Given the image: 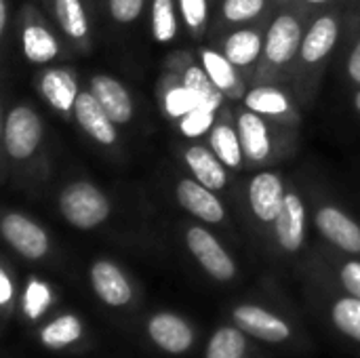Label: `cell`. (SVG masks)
Listing matches in <instances>:
<instances>
[{"label":"cell","instance_id":"cell-12","mask_svg":"<svg viewBox=\"0 0 360 358\" xmlns=\"http://www.w3.org/2000/svg\"><path fill=\"white\" fill-rule=\"evenodd\" d=\"M276 222V236L278 243L285 251H297L304 245V236H306V207L304 200L289 192L285 194L283 207Z\"/></svg>","mask_w":360,"mask_h":358},{"label":"cell","instance_id":"cell-5","mask_svg":"<svg viewBox=\"0 0 360 358\" xmlns=\"http://www.w3.org/2000/svg\"><path fill=\"white\" fill-rule=\"evenodd\" d=\"M302 49V27L293 15H281L270 25L266 36V57L283 65L293 59V55Z\"/></svg>","mask_w":360,"mask_h":358},{"label":"cell","instance_id":"cell-21","mask_svg":"<svg viewBox=\"0 0 360 358\" xmlns=\"http://www.w3.org/2000/svg\"><path fill=\"white\" fill-rule=\"evenodd\" d=\"M23 53L32 63H46L57 55V40L46 27L27 25L23 30Z\"/></svg>","mask_w":360,"mask_h":358},{"label":"cell","instance_id":"cell-25","mask_svg":"<svg viewBox=\"0 0 360 358\" xmlns=\"http://www.w3.org/2000/svg\"><path fill=\"white\" fill-rule=\"evenodd\" d=\"M55 13L61 30L72 38H84L89 32L86 13L80 0H55Z\"/></svg>","mask_w":360,"mask_h":358},{"label":"cell","instance_id":"cell-3","mask_svg":"<svg viewBox=\"0 0 360 358\" xmlns=\"http://www.w3.org/2000/svg\"><path fill=\"white\" fill-rule=\"evenodd\" d=\"M4 241L23 257L40 260L49 251L46 232L21 213H6L0 224Z\"/></svg>","mask_w":360,"mask_h":358},{"label":"cell","instance_id":"cell-18","mask_svg":"<svg viewBox=\"0 0 360 358\" xmlns=\"http://www.w3.org/2000/svg\"><path fill=\"white\" fill-rule=\"evenodd\" d=\"M335 42H338V23L331 15H325V17L316 19L312 23V27L308 30V34L302 42L300 55L304 61L316 63L333 49Z\"/></svg>","mask_w":360,"mask_h":358},{"label":"cell","instance_id":"cell-13","mask_svg":"<svg viewBox=\"0 0 360 358\" xmlns=\"http://www.w3.org/2000/svg\"><path fill=\"white\" fill-rule=\"evenodd\" d=\"M148 333L150 338L169 354H181L192 346V329L188 323L175 314L160 312L148 323Z\"/></svg>","mask_w":360,"mask_h":358},{"label":"cell","instance_id":"cell-20","mask_svg":"<svg viewBox=\"0 0 360 358\" xmlns=\"http://www.w3.org/2000/svg\"><path fill=\"white\" fill-rule=\"evenodd\" d=\"M184 84L190 87L196 97H198V108H207L211 112L219 110L224 103V91L209 78V74L202 68H188L186 76H184Z\"/></svg>","mask_w":360,"mask_h":358},{"label":"cell","instance_id":"cell-10","mask_svg":"<svg viewBox=\"0 0 360 358\" xmlns=\"http://www.w3.org/2000/svg\"><path fill=\"white\" fill-rule=\"evenodd\" d=\"M91 93L97 97L114 124H127L133 116V101L122 82L112 76L97 74L91 78Z\"/></svg>","mask_w":360,"mask_h":358},{"label":"cell","instance_id":"cell-41","mask_svg":"<svg viewBox=\"0 0 360 358\" xmlns=\"http://www.w3.org/2000/svg\"><path fill=\"white\" fill-rule=\"evenodd\" d=\"M308 2H314V4H321V2H327V0H308Z\"/></svg>","mask_w":360,"mask_h":358},{"label":"cell","instance_id":"cell-1","mask_svg":"<svg viewBox=\"0 0 360 358\" xmlns=\"http://www.w3.org/2000/svg\"><path fill=\"white\" fill-rule=\"evenodd\" d=\"M59 211L68 224L78 230H91L103 224L110 215V203L89 181H74L59 196Z\"/></svg>","mask_w":360,"mask_h":358},{"label":"cell","instance_id":"cell-16","mask_svg":"<svg viewBox=\"0 0 360 358\" xmlns=\"http://www.w3.org/2000/svg\"><path fill=\"white\" fill-rule=\"evenodd\" d=\"M40 91L46 97V101L59 112L74 110V103L78 99L76 80L65 68H53V70L44 72V76L40 80Z\"/></svg>","mask_w":360,"mask_h":358},{"label":"cell","instance_id":"cell-11","mask_svg":"<svg viewBox=\"0 0 360 358\" xmlns=\"http://www.w3.org/2000/svg\"><path fill=\"white\" fill-rule=\"evenodd\" d=\"M177 200L186 211H190L192 215H196L198 219L209 222V224H219L226 215L224 207H221L219 198L213 194V190L202 186L196 179H181L179 181Z\"/></svg>","mask_w":360,"mask_h":358},{"label":"cell","instance_id":"cell-39","mask_svg":"<svg viewBox=\"0 0 360 358\" xmlns=\"http://www.w3.org/2000/svg\"><path fill=\"white\" fill-rule=\"evenodd\" d=\"M6 27V2L0 0V32H4Z\"/></svg>","mask_w":360,"mask_h":358},{"label":"cell","instance_id":"cell-34","mask_svg":"<svg viewBox=\"0 0 360 358\" xmlns=\"http://www.w3.org/2000/svg\"><path fill=\"white\" fill-rule=\"evenodd\" d=\"M181 15L192 30H198L207 21V0H179Z\"/></svg>","mask_w":360,"mask_h":358},{"label":"cell","instance_id":"cell-24","mask_svg":"<svg viewBox=\"0 0 360 358\" xmlns=\"http://www.w3.org/2000/svg\"><path fill=\"white\" fill-rule=\"evenodd\" d=\"M245 106L257 114H266V116H278L285 114L289 110V99L283 91L272 89V87H257L253 91L247 93L245 97Z\"/></svg>","mask_w":360,"mask_h":358},{"label":"cell","instance_id":"cell-7","mask_svg":"<svg viewBox=\"0 0 360 358\" xmlns=\"http://www.w3.org/2000/svg\"><path fill=\"white\" fill-rule=\"evenodd\" d=\"M316 228L325 238L348 253H360V226L338 207H323L316 213Z\"/></svg>","mask_w":360,"mask_h":358},{"label":"cell","instance_id":"cell-30","mask_svg":"<svg viewBox=\"0 0 360 358\" xmlns=\"http://www.w3.org/2000/svg\"><path fill=\"white\" fill-rule=\"evenodd\" d=\"M198 108V97L196 93L186 87L184 82L175 89H171L167 95H165V110L169 116L173 118H184L186 114H190L192 110Z\"/></svg>","mask_w":360,"mask_h":358},{"label":"cell","instance_id":"cell-29","mask_svg":"<svg viewBox=\"0 0 360 358\" xmlns=\"http://www.w3.org/2000/svg\"><path fill=\"white\" fill-rule=\"evenodd\" d=\"M333 323L348 338L360 342V298H346L333 306Z\"/></svg>","mask_w":360,"mask_h":358},{"label":"cell","instance_id":"cell-8","mask_svg":"<svg viewBox=\"0 0 360 358\" xmlns=\"http://www.w3.org/2000/svg\"><path fill=\"white\" fill-rule=\"evenodd\" d=\"M285 200V188L278 175L266 171L251 179L249 184V203L253 213L262 222H274L281 213Z\"/></svg>","mask_w":360,"mask_h":358},{"label":"cell","instance_id":"cell-33","mask_svg":"<svg viewBox=\"0 0 360 358\" xmlns=\"http://www.w3.org/2000/svg\"><path fill=\"white\" fill-rule=\"evenodd\" d=\"M49 300H51L49 287L38 283V281H32L27 291H25V312H27V317H32V319L38 317L46 308Z\"/></svg>","mask_w":360,"mask_h":358},{"label":"cell","instance_id":"cell-9","mask_svg":"<svg viewBox=\"0 0 360 358\" xmlns=\"http://www.w3.org/2000/svg\"><path fill=\"white\" fill-rule=\"evenodd\" d=\"M234 321L243 331L264 342L276 344V342H285L291 335V329L285 321L257 306H238L234 310Z\"/></svg>","mask_w":360,"mask_h":358},{"label":"cell","instance_id":"cell-31","mask_svg":"<svg viewBox=\"0 0 360 358\" xmlns=\"http://www.w3.org/2000/svg\"><path fill=\"white\" fill-rule=\"evenodd\" d=\"M213 114L207 108H196L190 114H186L179 122V129L186 137H200L202 133H207L213 127Z\"/></svg>","mask_w":360,"mask_h":358},{"label":"cell","instance_id":"cell-28","mask_svg":"<svg viewBox=\"0 0 360 358\" xmlns=\"http://www.w3.org/2000/svg\"><path fill=\"white\" fill-rule=\"evenodd\" d=\"M152 32L158 42H169L177 34V19L173 0H154L152 6Z\"/></svg>","mask_w":360,"mask_h":358},{"label":"cell","instance_id":"cell-36","mask_svg":"<svg viewBox=\"0 0 360 358\" xmlns=\"http://www.w3.org/2000/svg\"><path fill=\"white\" fill-rule=\"evenodd\" d=\"M342 283L350 295L360 298V262H348L342 268Z\"/></svg>","mask_w":360,"mask_h":358},{"label":"cell","instance_id":"cell-23","mask_svg":"<svg viewBox=\"0 0 360 358\" xmlns=\"http://www.w3.org/2000/svg\"><path fill=\"white\" fill-rule=\"evenodd\" d=\"M211 148L217 154V158L226 167H238L243 162V143L240 135L228 124H215L211 131Z\"/></svg>","mask_w":360,"mask_h":358},{"label":"cell","instance_id":"cell-32","mask_svg":"<svg viewBox=\"0 0 360 358\" xmlns=\"http://www.w3.org/2000/svg\"><path fill=\"white\" fill-rule=\"evenodd\" d=\"M264 8V0H226L224 2V15L228 21L243 23L253 17H257Z\"/></svg>","mask_w":360,"mask_h":358},{"label":"cell","instance_id":"cell-4","mask_svg":"<svg viewBox=\"0 0 360 358\" xmlns=\"http://www.w3.org/2000/svg\"><path fill=\"white\" fill-rule=\"evenodd\" d=\"M188 247L192 251V255L198 260V264L217 281H230L236 274V266L232 262V257L226 253V249L217 243V238L207 232L205 228H190L188 230Z\"/></svg>","mask_w":360,"mask_h":358},{"label":"cell","instance_id":"cell-17","mask_svg":"<svg viewBox=\"0 0 360 358\" xmlns=\"http://www.w3.org/2000/svg\"><path fill=\"white\" fill-rule=\"evenodd\" d=\"M238 135H240L245 156H249L251 160L268 158V154H270V137H268V129H266V122H264L262 114H257L253 110L243 112L240 118H238Z\"/></svg>","mask_w":360,"mask_h":358},{"label":"cell","instance_id":"cell-6","mask_svg":"<svg viewBox=\"0 0 360 358\" xmlns=\"http://www.w3.org/2000/svg\"><path fill=\"white\" fill-rule=\"evenodd\" d=\"M74 114L82 131H86L97 143L112 146L116 141V129L97 97L91 91L78 93V99L74 103Z\"/></svg>","mask_w":360,"mask_h":358},{"label":"cell","instance_id":"cell-14","mask_svg":"<svg viewBox=\"0 0 360 358\" xmlns=\"http://www.w3.org/2000/svg\"><path fill=\"white\" fill-rule=\"evenodd\" d=\"M91 283L95 293L110 306H124L131 302V285L112 262H97L91 268Z\"/></svg>","mask_w":360,"mask_h":358},{"label":"cell","instance_id":"cell-2","mask_svg":"<svg viewBox=\"0 0 360 358\" xmlns=\"http://www.w3.org/2000/svg\"><path fill=\"white\" fill-rule=\"evenodd\" d=\"M42 139V124L38 114L27 106H17L8 112L4 122V148L11 158H30Z\"/></svg>","mask_w":360,"mask_h":358},{"label":"cell","instance_id":"cell-26","mask_svg":"<svg viewBox=\"0 0 360 358\" xmlns=\"http://www.w3.org/2000/svg\"><path fill=\"white\" fill-rule=\"evenodd\" d=\"M245 348L247 344L243 333L232 327H224L213 333L207 348V358H243Z\"/></svg>","mask_w":360,"mask_h":358},{"label":"cell","instance_id":"cell-19","mask_svg":"<svg viewBox=\"0 0 360 358\" xmlns=\"http://www.w3.org/2000/svg\"><path fill=\"white\" fill-rule=\"evenodd\" d=\"M259 53H262V38L253 30L234 32L226 40V53L224 55L238 68L253 63L259 57Z\"/></svg>","mask_w":360,"mask_h":358},{"label":"cell","instance_id":"cell-38","mask_svg":"<svg viewBox=\"0 0 360 358\" xmlns=\"http://www.w3.org/2000/svg\"><path fill=\"white\" fill-rule=\"evenodd\" d=\"M8 300H11V281L6 272H0V302L8 304Z\"/></svg>","mask_w":360,"mask_h":358},{"label":"cell","instance_id":"cell-40","mask_svg":"<svg viewBox=\"0 0 360 358\" xmlns=\"http://www.w3.org/2000/svg\"><path fill=\"white\" fill-rule=\"evenodd\" d=\"M354 106H356V110L360 112V91L356 93V97H354Z\"/></svg>","mask_w":360,"mask_h":358},{"label":"cell","instance_id":"cell-27","mask_svg":"<svg viewBox=\"0 0 360 358\" xmlns=\"http://www.w3.org/2000/svg\"><path fill=\"white\" fill-rule=\"evenodd\" d=\"M80 338V323L76 317L72 314H65V317H59L57 321H53L44 331H42V342L44 346L53 348V350H59L72 342H76Z\"/></svg>","mask_w":360,"mask_h":358},{"label":"cell","instance_id":"cell-37","mask_svg":"<svg viewBox=\"0 0 360 358\" xmlns=\"http://www.w3.org/2000/svg\"><path fill=\"white\" fill-rule=\"evenodd\" d=\"M348 74H350V78L354 82L360 84V42L354 46V51H352V55L348 59Z\"/></svg>","mask_w":360,"mask_h":358},{"label":"cell","instance_id":"cell-22","mask_svg":"<svg viewBox=\"0 0 360 358\" xmlns=\"http://www.w3.org/2000/svg\"><path fill=\"white\" fill-rule=\"evenodd\" d=\"M200 57H202L205 72L224 93L238 91V76L234 72V63L226 55L215 53L211 49H205V51H200Z\"/></svg>","mask_w":360,"mask_h":358},{"label":"cell","instance_id":"cell-35","mask_svg":"<svg viewBox=\"0 0 360 358\" xmlns=\"http://www.w3.org/2000/svg\"><path fill=\"white\" fill-rule=\"evenodd\" d=\"M143 0H110V13L120 23H131L139 17Z\"/></svg>","mask_w":360,"mask_h":358},{"label":"cell","instance_id":"cell-15","mask_svg":"<svg viewBox=\"0 0 360 358\" xmlns=\"http://www.w3.org/2000/svg\"><path fill=\"white\" fill-rule=\"evenodd\" d=\"M186 165L190 167L192 175L196 181L202 186L215 190H221L228 181L226 175V165L217 158L215 152L202 148V146H192L186 150Z\"/></svg>","mask_w":360,"mask_h":358}]
</instances>
